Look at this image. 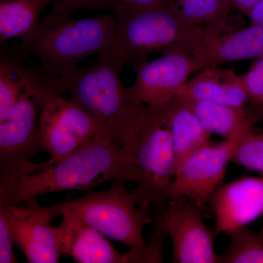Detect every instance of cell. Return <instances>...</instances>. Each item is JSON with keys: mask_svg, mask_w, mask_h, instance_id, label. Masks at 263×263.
I'll return each instance as SVG.
<instances>
[{"mask_svg": "<svg viewBox=\"0 0 263 263\" xmlns=\"http://www.w3.org/2000/svg\"><path fill=\"white\" fill-rule=\"evenodd\" d=\"M162 1L164 0H121L117 8H145L158 4Z\"/></svg>", "mask_w": 263, "mask_h": 263, "instance_id": "obj_27", "label": "cell"}, {"mask_svg": "<svg viewBox=\"0 0 263 263\" xmlns=\"http://www.w3.org/2000/svg\"><path fill=\"white\" fill-rule=\"evenodd\" d=\"M135 158L104 135H99L56 163L29 162L0 179V208L15 206L37 196L68 190H93L105 182H136Z\"/></svg>", "mask_w": 263, "mask_h": 263, "instance_id": "obj_1", "label": "cell"}, {"mask_svg": "<svg viewBox=\"0 0 263 263\" xmlns=\"http://www.w3.org/2000/svg\"><path fill=\"white\" fill-rule=\"evenodd\" d=\"M13 241L6 216L0 212V263H16Z\"/></svg>", "mask_w": 263, "mask_h": 263, "instance_id": "obj_26", "label": "cell"}, {"mask_svg": "<svg viewBox=\"0 0 263 263\" xmlns=\"http://www.w3.org/2000/svg\"><path fill=\"white\" fill-rule=\"evenodd\" d=\"M53 0H0V41L28 42L37 33L41 13Z\"/></svg>", "mask_w": 263, "mask_h": 263, "instance_id": "obj_19", "label": "cell"}, {"mask_svg": "<svg viewBox=\"0 0 263 263\" xmlns=\"http://www.w3.org/2000/svg\"><path fill=\"white\" fill-rule=\"evenodd\" d=\"M62 222L55 227L61 255L79 263H133L130 252H118L106 236L69 212L60 214Z\"/></svg>", "mask_w": 263, "mask_h": 263, "instance_id": "obj_14", "label": "cell"}, {"mask_svg": "<svg viewBox=\"0 0 263 263\" xmlns=\"http://www.w3.org/2000/svg\"><path fill=\"white\" fill-rule=\"evenodd\" d=\"M251 24L263 28V0H259L249 12Z\"/></svg>", "mask_w": 263, "mask_h": 263, "instance_id": "obj_28", "label": "cell"}, {"mask_svg": "<svg viewBox=\"0 0 263 263\" xmlns=\"http://www.w3.org/2000/svg\"><path fill=\"white\" fill-rule=\"evenodd\" d=\"M40 113L41 107L30 88L0 121V179L15 174L43 150Z\"/></svg>", "mask_w": 263, "mask_h": 263, "instance_id": "obj_9", "label": "cell"}, {"mask_svg": "<svg viewBox=\"0 0 263 263\" xmlns=\"http://www.w3.org/2000/svg\"><path fill=\"white\" fill-rule=\"evenodd\" d=\"M133 66L136 79L128 91L132 98L148 106L172 101L190 76L199 71L193 51L181 47L167 50L154 61L143 60Z\"/></svg>", "mask_w": 263, "mask_h": 263, "instance_id": "obj_8", "label": "cell"}, {"mask_svg": "<svg viewBox=\"0 0 263 263\" xmlns=\"http://www.w3.org/2000/svg\"><path fill=\"white\" fill-rule=\"evenodd\" d=\"M6 216L13 241L30 263H58L55 219L51 206L40 205L35 197L15 206L0 208Z\"/></svg>", "mask_w": 263, "mask_h": 263, "instance_id": "obj_11", "label": "cell"}, {"mask_svg": "<svg viewBox=\"0 0 263 263\" xmlns=\"http://www.w3.org/2000/svg\"><path fill=\"white\" fill-rule=\"evenodd\" d=\"M181 101L193 110L211 135L231 141L239 139L253 129L255 121L246 107L238 108L199 100Z\"/></svg>", "mask_w": 263, "mask_h": 263, "instance_id": "obj_18", "label": "cell"}, {"mask_svg": "<svg viewBox=\"0 0 263 263\" xmlns=\"http://www.w3.org/2000/svg\"><path fill=\"white\" fill-rule=\"evenodd\" d=\"M167 122L177 171L188 157L212 142V135L193 110L177 98L169 104Z\"/></svg>", "mask_w": 263, "mask_h": 263, "instance_id": "obj_17", "label": "cell"}, {"mask_svg": "<svg viewBox=\"0 0 263 263\" xmlns=\"http://www.w3.org/2000/svg\"><path fill=\"white\" fill-rule=\"evenodd\" d=\"M170 103L148 106L141 129L131 143L123 148L134 157L138 171L136 186L131 192L132 195L139 206L146 209L169 200L176 172L167 122Z\"/></svg>", "mask_w": 263, "mask_h": 263, "instance_id": "obj_6", "label": "cell"}, {"mask_svg": "<svg viewBox=\"0 0 263 263\" xmlns=\"http://www.w3.org/2000/svg\"><path fill=\"white\" fill-rule=\"evenodd\" d=\"M167 1L189 22L202 27L226 24L232 10L222 0Z\"/></svg>", "mask_w": 263, "mask_h": 263, "instance_id": "obj_22", "label": "cell"}, {"mask_svg": "<svg viewBox=\"0 0 263 263\" xmlns=\"http://www.w3.org/2000/svg\"><path fill=\"white\" fill-rule=\"evenodd\" d=\"M124 182H112L103 191L90 192L71 201L51 205L55 218L76 214L105 236L129 247L134 263H149L143 230L154 220L150 209L139 206Z\"/></svg>", "mask_w": 263, "mask_h": 263, "instance_id": "obj_5", "label": "cell"}, {"mask_svg": "<svg viewBox=\"0 0 263 263\" xmlns=\"http://www.w3.org/2000/svg\"><path fill=\"white\" fill-rule=\"evenodd\" d=\"M230 243L218 263H263V228L254 231L247 227L228 234Z\"/></svg>", "mask_w": 263, "mask_h": 263, "instance_id": "obj_21", "label": "cell"}, {"mask_svg": "<svg viewBox=\"0 0 263 263\" xmlns=\"http://www.w3.org/2000/svg\"><path fill=\"white\" fill-rule=\"evenodd\" d=\"M27 55L19 48L1 47L0 55V121L3 120L26 90L33 87L41 79L38 67H27L22 62Z\"/></svg>", "mask_w": 263, "mask_h": 263, "instance_id": "obj_16", "label": "cell"}, {"mask_svg": "<svg viewBox=\"0 0 263 263\" xmlns=\"http://www.w3.org/2000/svg\"><path fill=\"white\" fill-rule=\"evenodd\" d=\"M173 246V262L218 263L214 232L204 222L202 208L186 198L171 199L160 205Z\"/></svg>", "mask_w": 263, "mask_h": 263, "instance_id": "obj_7", "label": "cell"}, {"mask_svg": "<svg viewBox=\"0 0 263 263\" xmlns=\"http://www.w3.org/2000/svg\"><path fill=\"white\" fill-rule=\"evenodd\" d=\"M238 140L211 142L188 157L176 171L169 200L183 197L201 208L209 202L212 194L222 184Z\"/></svg>", "mask_w": 263, "mask_h": 263, "instance_id": "obj_10", "label": "cell"}, {"mask_svg": "<svg viewBox=\"0 0 263 263\" xmlns=\"http://www.w3.org/2000/svg\"><path fill=\"white\" fill-rule=\"evenodd\" d=\"M222 1L224 2L226 4L228 5L231 9L232 8H234V7H233V3H232V0H222Z\"/></svg>", "mask_w": 263, "mask_h": 263, "instance_id": "obj_30", "label": "cell"}, {"mask_svg": "<svg viewBox=\"0 0 263 263\" xmlns=\"http://www.w3.org/2000/svg\"><path fill=\"white\" fill-rule=\"evenodd\" d=\"M116 30L113 13L57 22L41 20L35 35L18 46L26 54L37 55L40 70L57 81L74 72L88 57L110 51Z\"/></svg>", "mask_w": 263, "mask_h": 263, "instance_id": "obj_4", "label": "cell"}, {"mask_svg": "<svg viewBox=\"0 0 263 263\" xmlns=\"http://www.w3.org/2000/svg\"><path fill=\"white\" fill-rule=\"evenodd\" d=\"M193 55L199 71L229 62L257 60L263 57V28L252 24L242 29L227 23L206 26Z\"/></svg>", "mask_w": 263, "mask_h": 263, "instance_id": "obj_12", "label": "cell"}, {"mask_svg": "<svg viewBox=\"0 0 263 263\" xmlns=\"http://www.w3.org/2000/svg\"><path fill=\"white\" fill-rule=\"evenodd\" d=\"M214 215V236L247 227L263 214V175L221 184L209 200Z\"/></svg>", "mask_w": 263, "mask_h": 263, "instance_id": "obj_13", "label": "cell"}, {"mask_svg": "<svg viewBox=\"0 0 263 263\" xmlns=\"http://www.w3.org/2000/svg\"><path fill=\"white\" fill-rule=\"evenodd\" d=\"M252 105V108L249 110H250L254 121H260L263 123V105Z\"/></svg>", "mask_w": 263, "mask_h": 263, "instance_id": "obj_29", "label": "cell"}, {"mask_svg": "<svg viewBox=\"0 0 263 263\" xmlns=\"http://www.w3.org/2000/svg\"><path fill=\"white\" fill-rule=\"evenodd\" d=\"M232 162L263 174V130L252 129L236 141Z\"/></svg>", "mask_w": 263, "mask_h": 263, "instance_id": "obj_23", "label": "cell"}, {"mask_svg": "<svg viewBox=\"0 0 263 263\" xmlns=\"http://www.w3.org/2000/svg\"><path fill=\"white\" fill-rule=\"evenodd\" d=\"M243 76L249 96V104L263 105V57L257 59Z\"/></svg>", "mask_w": 263, "mask_h": 263, "instance_id": "obj_25", "label": "cell"}, {"mask_svg": "<svg viewBox=\"0 0 263 263\" xmlns=\"http://www.w3.org/2000/svg\"><path fill=\"white\" fill-rule=\"evenodd\" d=\"M124 67L108 51L91 65L57 81L59 92L70 95L98 120L105 136L122 148L134 139L148 111V105L132 98L123 85Z\"/></svg>", "mask_w": 263, "mask_h": 263, "instance_id": "obj_2", "label": "cell"}, {"mask_svg": "<svg viewBox=\"0 0 263 263\" xmlns=\"http://www.w3.org/2000/svg\"><path fill=\"white\" fill-rule=\"evenodd\" d=\"M121 0H53L51 12L41 20L57 22L70 18L79 9L109 11L114 13Z\"/></svg>", "mask_w": 263, "mask_h": 263, "instance_id": "obj_24", "label": "cell"}, {"mask_svg": "<svg viewBox=\"0 0 263 263\" xmlns=\"http://www.w3.org/2000/svg\"><path fill=\"white\" fill-rule=\"evenodd\" d=\"M176 98L238 108H245L249 103L243 76L233 70L219 67L202 70L196 77L180 88Z\"/></svg>", "mask_w": 263, "mask_h": 263, "instance_id": "obj_15", "label": "cell"}, {"mask_svg": "<svg viewBox=\"0 0 263 263\" xmlns=\"http://www.w3.org/2000/svg\"><path fill=\"white\" fill-rule=\"evenodd\" d=\"M115 41L108 53L125 67L146 57L176 47L193 51L205 27L190 23L167 0L145 8H117Z\"/></svg>", "mask_w": 263, "mask_h": 263, "instance_id": "obj_3", "label": "cell"}, {"mask_svg": "<svg viewBox=\"0 0 263 263\" xmlns=\"http://www.w3.org/2000/svg\"><path fill=\"white\" fill-rule=\"evenodd\" d=\"M53 93L43 95L38 100L41 107L40 134L43 150L49 155L46 162L48 164L56 163L84 145L57 113L50 99Z\"/></svg>", "mask_w": 263, "mask_h": 263, "instance_id": "obj_20", "label": "cell"}]
</instances>
